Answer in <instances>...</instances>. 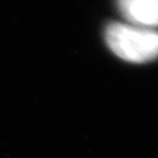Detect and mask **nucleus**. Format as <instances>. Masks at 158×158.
Here are the masks:
<instances>
[{
    "mask_svg": "<svg viewBox=\"0 0 158 158\" xmlns=\"http://www.w3.org/2000/svg\"><path fill=\"white\" fill-rule=\"evenodd\" d=\"M117 5L128 24L153 30L158 27V0H117Z\"/></svg>",
    "mask_w": 158,
    "mask_h": 158,
    "instance_id": "f03ea898",
    "label": "nucleus"
},
{
    "mask_svg": "<svg viewBox=\"0 0 158 158\" xmlns=\"http://www.w3.org/2000/svg\"><path fill=\"white\" fill-rule=\"evenodd\" d=\"M108 48L122 60L147 62L158 57V31L128 23H112L106 29Z\"/></svg>",
    "mask_w": 158,
    "mask_h": 158,
    "instance_id": "f257e3e1",
    "label": "nucleus"
}]
</instances>
